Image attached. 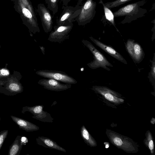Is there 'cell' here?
Masks as SVG:
<instances>
[{"label": "cell", "instance_id": "cell-3", "mask_svg": "<svg viewBox=\"0 0 155 155\" xmlns=\"http://www.w3.org/2000/svg\"><path fill=\"white\" fill-rule=\"evenodd\" d=\"M81 6L76 5L75 6H62L63 11L56 20V25H68L76 21L79 14Z\"/></svg>", "mask_w": 155, "mask_h": 155}, {"label": "cell", "instance_id": "cell-22", "mask_svg": "<svg viewBox=\"0 0 155 155\" xmlns=\"http://www.w3.org/2000/svg\"><path fill=\"white\" fill-rule=\"evenodd\" d=\"M132 0H116L111 2H107L104 4L105 6L109 8H115L124 4Z\"/></svg>", "mask_w": 155, "mask_h": 155}, {"label": "cell", "instance_id": "cell-12", "mask_svg": "<svg viewBox=\"0 0 155 155\" xmlns=\"http://www.w3.org/2000/svg\"><path fill=\"white\" fill-rule=\"evenodd\" d=\"M92 89L103 95L106 99L110 101L117 102V101L122 102V101H124L122 99L118 98L116 92L107 87L95 86L93 87Z\"/></svg>", "mask_w": 155, "mask_h": 155}, {"label": "cell", "instance_id": "cell-24", "mask_svg": "<svg viewBox=\"0 0 155 155\" xmlns=\"http://www.w3.org/2000/svg\"><path fill=\"white\" fill-rule=\"evenodd\" d=\"M150 135H149L150 138H149V139L148 140L149 141H148V147L149 148V149L153 151V150L154 149V144L153 142V140L150 137Z\"/></svg>", "mask_w": 155, "mask_h": 155}, {"label": "cell", "instance_id": "cell-7", "mask_svg": "<svg viewBox=\"0 0 155 155\" xmlns=\"http://www.w3.org/2000/svg\"><path fill=\"white\" fill-rule=\"evenodd\" d=\"M126 50L135 63H139L143 59L145 54L140 45L134 40L128 39L124 43Z\"/></svg>", "mask_w": 155, "mask_h": 155}, {"label": "cell", "instance_id": "cell-6", "mask_svg": "<svg viewBox=\"0 0 155 155\" xmlns=\"http://www.w3.org/2000/svg\"><path fill=\"white\" fill-rule=\"evenodd\" d=\"M73 26V23L66 25H56L50 33L48 40L52 42L60 43L68 38Z\"/></svg>", "mask_w": 155, "mask_h": 155}, {"label": "cell", "instance_id": "cell-8", "mask_svg": "<svg viewBox=\"0 0 155 155\" xmlns=\"http://www.w3.org/2000/svg\"><path fill=\"white\" fill-rule=\"evenodd\" d=\"M43 108L44 106L42 105L25 106L22 107L21 112L24 114L26 112H29L33 115L32 117L33 118L44 122L52 123L54 118L50 114L43 110Z\"/></svg>", "mask_w": 155, "mask_h": 155}, {"label": "cell", "instance_id": "cell-19", "mask_svg": "<svg viewBox=\"0 0 155 155\" xmlns=\"http://www.w3.org/2000/svg\"><path fill=\"white\" fill-rule=\"evenodd\" d=\"M47 8L51 11L53 15L58 11V0H45Z\"/></svg>", "mask_w": 155, "mask_h": 155}, {"label": "cell", "instance_id": "cell-18", "mask_svg": "<svg viewBox=\"0 0 155 155\" xmlns=\"http://www.w3.org/2000/svg\"><path fill=\"white\" fill-rule=\"evenodd\" d=\"M81 136L84 141L88 145L91 147L96 146V143L92 136L90 135L84 125L81 127Z\"/></svg>", "mask_w": 155, "mask_h": 155}, {"label": "cell", "instance_id": "cell-13", "mask_svg": "<svg viewBox=\"0 0 155 155\" xmlns=\"http://www.w3.org/2000/svg\"><path fill=\"white\" fill-rule=\"evenodd\" d=\"M12 120L17 124L19 128L27 132H32L38 130L39 127L34 124L22 118L11 115Z\"/></svg>", "mask_w": 155, "mask_h": 155}, {"label": "cell", "instance_id": "cell-14", "mask_svg": "<svg viewBox=\"0 0 155 155\" xmlns=\"http://www.w3.org/2000/svg\"><path fill=\"white\" fill-rule=\"evenodd\" d=\"M37 143L45 148L58 150L66 153L65 149L59 145L57 143L51 139L44 137L39 136L36 138Z\"/></svg>", "mask_w": 155, "mask_h": 155}, {"label": "cell", "instance_id": "cell-9", "mask_svg": "<svg viewBox=\"0 0 155 155\" xmlns=\"http://www.w3.org/2000/svg\"><path fill=\"white\" fill-rule=\"evenodd\" d=\"M37 11L44 32L46 33L50 32L53 28V20L49 9L44 4L39 3L37 5Z\"/></svg>", "mask_w": 155, "mask_h": 155}, {"label": "cell", "instance_id": "cell-26", "mask_svg": "<svg viewBox=\"0 0 155 155\" xmlns=\"http://www.w3.org/2000/svg\"><path fill=\"white\" fill-rule=\"evenodd\" d=\"M1 74L3 76H8L9 74L8 70L6 69H3L0 70Z\"/></svg>", "mask_w": 155, "mask_h": 155}, {"label": "cell", "instance_id": "cell-17", "mask_svg": "<svg viewBox=\"0 0 155 155\" xmlns=\"http://www.w3.org/2000/svg\"><path fill=\"white\" fill-rule=\"evenodd\" d=\"M22 136H18L10 146L8 152V155H19L23 145L21 143Z\"/></svg>", "mask_w": 155, "mask_h": 155}, {"label": "cell", "instance_id": "cell-23", "mask_svg": "<svg viewBox=\"0 0 155 155\" xmlns=\"http://www.w3.org/2000/svg\"><path fill=\"white\" fill-rule=\"evenodd\" d=\"M8 133V130H5L0 132V150L7 136Z\"/></svg>", "mask_w": 155, "mask_h": 155}, {"label": "cell", "instance_id": "cell-27", "mask_svg": "<svg viewBox=\"0 0 155 155\" xmlns=\"http://www.w3.org/2000/svg\"><path fill=\"white\" fill-rule=\"evenodd\" d=\"M71 0H61L62 5L64 6L68 5V4L70 2Z\"/></svg>", "mask_w": 155, "mask_h": 155}, {"label": "cell", "instance_id": "cell-4", "mask_svg": "<svg viewBox=\"0 0 155 155\" xmlns=\"http://www.w3.org/2000/svg\"><path fill=\"white\" fill-rule=\"evenodd\" d=\"M96 3L93 0H87L81 5L76 21L79 25H84L90 22L95 13Z\"/></svg>", "mask_w": 155, "mask_h": 155}, {"label": "cell", "instance_id": "cell-28", "mask_svg": "<svg viewBox=\"0 0 155 155\" xmlns=\"http://www.w3.org/2000/svg\"><path fill=\"white\" fill-rule=\"evenodd\" d=\"M40 47L42 53H43V55H44L45 54V48L43 46H40Z\"/></svg>", "mask_w": 155, "mask_h": 155}, {"label": "cell", "instance_id": "cell-11", "mask_svg": "<svg viewBox=\"0 0 155 155\" xmlns=\"http://www.w3.org/2000/svg\"><path fill=\"white\" fill-rule=\"evenodd\" d=\"M89 38L96 45L108 54L124 64H127L124 57L112 47L105 44L92 37H90Z\"/></svg>", "mask_w": 155, "mask_h": 155}, {"label": "cell", "instance_id": "cell-10", "mask_svg": "<svg viewBox=\"0 0 155 155\" xmlns=\"http://www.w3.org/2000/svg\"><path fill=\"white\" fill-rule=\"evenodd\" d=\"M38 84L43 86L45 89L56 91L66 90L71 87V84H62L58 81L50 78L41 79Z\"/></svg>", "mask_w": 155, "mask_h": 155}, {"label": "cell", "instance_id": "cell-5", "mask_svg": "<svg viewBox=\"0 0 155 155\" xmlns=\"http://www.w3.org/2000/svg\"><path fill=\"white\" fill-rule=\"evenodd\" d=\"M36 73L45 78L53 79L65 84H71L77 83V81L74 78L61 71L43 70L37 71Z\"/></svg>", "mask_w": 155, "mask_h": 155}, {"label": "cell", "instance_id": "cell-16", "mask_svg": "<svg viewBox=\"0 0 155 155\" xmlns=\"http://www.w3.org/2000/svg\"><path fill=\"white\" fill-rule=\"evenodd\" d=\"M109 137L112 143L119 147L126 150V148L127 149L129 147L128 146L129 145L128 141L126 142L125 140H124L121 136L117 135L115 133H110L109 134Z\"/></svg>", "mask_w": 155, "mask_h": 155}, {"label": "cell", "instance_id": "cell-15", "mask_svg": "<svg viewBox=\"0 0 155 155\" xmlns=\"http://www.w3.org/2000/svg\"><path fill=\"white\" fill-rule=\"evenodd\" d=\"M138 6V2L128 5L114 12V16L118 17L133 14L137 9Z\"/></svg>", "mask_w": 155, "mask_h": 155}, {"label": "cell", "instance_id": "cell-30", "mask_svg": "<svg viewBox=\"0 0 155 155\" xmlns=\"http://www.w3.org/2000/svg\"><path fill=\"white\" fill-rule=\"evenodd\" d=\"M0 120H1V118H0Z\"/></svg>", "mask_w": 155, "mask_h": 155}, {"label": "cell", "instance_id": "cell-21", "mask_svg": "<svg viewBox=\"0 0 155 155\" xmlns=\"http://www.w3.org/2000/svg\"><path fill=\"white\" fill-rule=\"evenodd\" d=\"M102 4L106 18L114 26L116 29L117 31L118 32H119V31L117 29L115 26L114 21V14L109 8L106 7L103 3Z\"/></svg>", "mask_w": 155, "mask_h": 155}, {"label": "cell", "instance_id": "cell-29", "mask_svg": "<svg viewBox=\"0 0 155 155\" xmlns=\"http://www.w3.org/2000/svg\"><path fill=\"white\" fill-rule=\"evenodd\" d=\"M83 0H78L77 5H80L82 2Z\"/></svg>", "mask_w": 155, "mask_h": 155}, {"label": "cell", "instance_id": "cell-25", "mask_svg": "<svg viewBox=\"0 0 155 155\" xmlns=\"http://www.w3.org/2000/svg\"><path fill=\"white\" fill-rule=\"evenodd\" d=\"M28 142V139L26 137L21 136V143L23 146L25 145Z\"/></svg>", "mask_w": 155, "mask_h": 155}, {"label": "cell", "instance_id": "cell-2", "mask_svg": "<svg viewBox=\"0 0 155 155\" xmlns=\"http://www.w3.org/2000/svg\"><path fill=\"white\" fill-rule=\"evenodd\" d=\"M81 41L93 55V60L87 64V65L93 69L101 68L108 71H110V69L108 67H113V66L107 60L104 55L88 41L83 39Z\"/></svg>", "mask_w": 155, "mask_h": 155}, {"label": "cell", "instance_id": "cell-20", "mask_svg": "<svg viewBox=\"0 0 155 155\" xmlns=\"http://www.w3.org/2000/svg\"><path fill=\"white\" fill-rule=\"evenodd\" d=\"M151 63V66L150 72L149 73L148 78L150 81L153 85L155 86V53L153 54V60H150Z\"/></svg>", "mask_w": 155, "mask_h": 155}, {"label": "cell", "instance_id": "cell-1", "mask_svg": "<svg viewBox=\"0 0 155 155\" xmlns=\"http://www.w3.org/2000/svg\"><path fill=\"white\" fill-rule=\"evenodd\" d=\"M14 8L20 15L24 23L35 34L39 33L35 13L31 0H14Z\"/></svg>", "mask_w": 155, "mask_h": 155}]
</instances>
